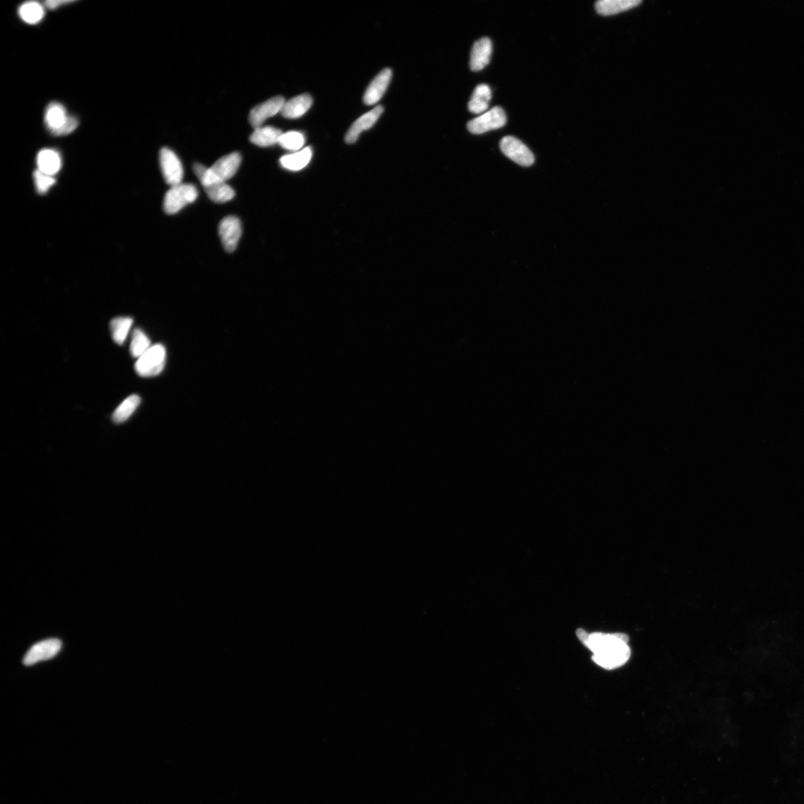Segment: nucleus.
Masks as SVG:
<instances>
[{"label":"nucleus","mask_w":804,"mask_h":804,"mask_svg":"<svg viewBox=\"0 0 804 804\" xmlns=\"http://www.w3.org/2000/svg\"><path fill=\"white\" fill-rule=\"evenodd\" d=\"M140 401H141V399L137 395H132L125 399L112 416L114 422L117 424L125 422L134 413Z\"/></svg>","instance_id":"5701e85b"},{"label":"nucleus","mask_w":804,"mask_h":804,"mask_svg":"<svg viewBox=\"0 0 804 804\" xmlns=\"http://www.w3.org/2000/svg\"><path fill=\"white\" fill-rule=\"evenodd\" d=\"M199 191L192 184H179L171 187L167 192L163 201V209L167 214H175L181 211L186 205L198 199Z\"/></svg>","instance_id":"39448f33"},{"label":"nucleus","mask_w":804,"mask_h":804,"mask_svg":"<svg viewBox=\"0 0 804 804\" xmlns=\"http://www.w3.org/2000/svg\"><path fill=\"white\" fill-rule=\"evenodd\" d=\"M312 102V98L310 95L297 96L285 102L281 114L287 119L301 117L310 109Z\"/></svg>","instance_id":"f3484780"},{"label":"nucleus","mask_w":804,"mask_h":804,"mask_svg":"<svg viewBox=\"0 0 804 804\" xmlns=\"http://www.w3.org/2000/svg\"><path fill=\"white\" fill-rule=\"evenodd\" d=\"M165 361V348L161 344H156L137 359L135 370L139 376H156L163 370Z\"/></svg>","instance_id":"20e7f679"},{"label":"nucleus","mask_w":804,"mask_h":804,"mask_svg":"<svg viewBox=\"0 0 804 804\" xmlns=\"http://www.w3.org/2000/svg\"><path fill=\"white\" fill-rule=\"evenodd\" d=\"M133 319L128 316L116 317L111 321L110 327L113 340L119 345H123L133 325Z\"/></svg>","instance_id":"412c9836"},{"label":"nucleus","mask_w":804,"mask_h":804,"mask_svg":"<svg viewBox=\"0 0 804 804\" xmlns=\"http://www.w3.org/2000/svg\"><path fill=\"white\" fill-rule=\"evenodd\" d=\"M37 170L46 174L54 176L61 168L62 161L60 154L53 149H43L37 157Z\"/></svg>","instance_id":"dca6fc26"},{"label":"nucleus","mask_w":804,"mask_h":804,"mask_svg":"<svg viewBox=\"0 0 804 804\" xmlns=\"http://www.w3.org/2000/svg\"><path fill=\"white\" fill-rule=\"evenodd\" d=\"M492 52V44L488 37H483L476 41L471 52L470 68L478 72L485 68L490 63Z\"/></svg>","instance_id":"4468645a"},{"label":"nucleus","mask_w":804,"mask_h":804,"mask_svg":"<svg viewBox=\"0 0 804 804\" xmlns=\"http://www.w3.org/2000/svg\"><path fill=\"white\" fill-rule=\"evenodd\" d=\"M219 235L224 249L229 252L235 251L241 236V223L235 217L224 218L219 224Z\"/></svg>","instance_id":"9b49d317"},{"label":"nucleus","mask_w":804,"mask_h":804,"mask_svg":"<svg viewBox=\"0 0 804 804\" xmlns=\"http://www.w3.org/2000/svg\"><path fill=\"white\" fill-rule=\"evenodd\" d=\"M312 157V149L305 148L301 152L283 157L280 159V163L286 170L300 171L310 163Z\"/></svg>","instance_id":"aec40b11"},{"label":"nucleus","mask_w":804,"mask_h":804,"mask_svg":"<svg viewBox=\"0 0 804 804\" xmlns=\"http://www.w3.org/2000/svg\"><path fill=\"white\" fill-rule=\"evenodd\" d=\"M500 148L505 156L521 166H530L535 161L534 154L516 137L510 136L503 137L500 143Z\"/></svg>","instance_id":"0eeeda50"},{"label":"nucleus","mask_w":804,"mask_h":804,"mask_svg":"<svg viewBox=\"0 0 804 804\" xmlns=\"http://www.w3.org/2000/svg\"><path fill=\"white\" fill-rule=\"evenodd\" d=\"M392 78L391 70H382L373 79L363 97V101L368 105H375L384 96Z\"/></svg>","instance_id":"ddd939ff"},{"label":"nucleus","mask_w":804,"mask_h":804,"mask_svg":"<svg viewBox=\"0 0 804 804\" xmlns=\"http://www.w3.org/2000/svg\"><path fill=\"white\" fill-rule=\"evenodd\" d=\"M45 123L55 136L68 135L79 126L76 117L68 116L66 109L57 102L51 103L45 112Z\"/></svg>","instance_id":"7ed1b4c3"},{"label":"nucleus","mask_w":804,"mask_h":804,"mask_svg":"<svg viewBox=\"0 0 804 804\" xmlns=\"http://www.w3.org/2000/svg\"><path fill=\"white\" fill-rule=\"evenodd\" d=\"M383 112H384V108L378 106L355 121L349 129L348 134H345V141L348 144L356 142L363 130L370 129L376 123Z\"/></svg>","instance_id":"f8f14e48"},{"label":"nucleus","mask_w":804,"mask_h":804,"mask_svg":"<svg viewBox=\"0 0 804 804\" xmlns=\"http://www.w3.org/2000/svg\"><path fill=\"white\" fill-rule=\"evenodd\" d=\"M507 123V116L501 107H495L485 114L469 121L467 128L474 134H481L492 130L503 127Z\"/></svg>","instance_id":"423d86ee"},{"label":"nucleus","mask_w":804,"mask_h":804,"mask_svg":"<svg viewBox=\"0 0 804 804\" xmlns=\"http://www.w3.org/2000/svg\"><path fill=\"white\" fill-rule=\"evenodd\" d=\"M71 3H72V2H71V1H62V0H60V1H58V0H54H54H52V1H46L45 3V5L46 7L51 9V10H54V9L59 8L62 5L69 4Z\"/></svg>","instance_id":"cd10ccee"},{"label":"nucleus","mask_w":804,"mask_h":804,"mask_svg":"<svg viewBox=\"0 0 804 804\" xmlns=\"http://www.w3.org/2000/svg\"><path fill=\"white\" fill-rule=\"evenodd\" d=\"M576 633L579 640L593 652V661L604 669L611 670L621 667L631 657L627 634L600 632L589 634L583 630H578Z\"/></svg>","instance_id":"f257e3e1"},{"label":"nucleus","mask_w":804,"mask_h":804,"mask_svg":"<svg viewBox=\"0 0 804 804\" xmlns=\"http://www.w3.org/2000/svg\"><path fill=\"white\" fill-rule=\"evenodd\" d=\"M193 168L196 176L199 177V180H201V177L208 170V168H205L204 165L200 163H195L193 166Z\"/></svg>","instance_id":"c85d7f7f"},{"label":"nucleus","mask_w":804,"mask_h":804,"mask_svg":"<svg viewBox=\"0 0 804 804\" xmlns=\"http://www.w3.org/2000/svg\"><path fill=\"white\" fill-rule=\"evenodd\" d=\"M241 162V156L237 152L225 155L212 167L208 168L200 181L203 187L217 183H226L237 172Z\"/></svg>","instance_id":"f03ea898"},{"label":"nucleus","mask_w":804,"mask_h":804,"mask_svg":"<svg viewBox=\"0 0 804 804\" xmlns=\"http://www.w3.org/2000/svg\"><path fill=\"white\" fill-rule=\"evenodd\" d=\"M161 170L165 182L171 187L181 184L183 179V168L179 158L170 150L163 148L160 154Z\"/></svg>","instance_id":"6e6552de"},{"label":"nucleus","mask_w":804,"mask_h":804,"mask_svg":"<svg viewBox=\"0 0 804 804\" xmlns=\"http://www.w3.org/2000/svg\"><path fill=\"white\" fill-rule=\"evenodd\" d=\"M641 3L640 0H601L595 3V9L602 16H612L631 10Z\"/></svg>","instance_id":"2eb2a0df"},{"label":"nucleus","mask_w":804,"mask_h":804,"mask_svg":"<svg viewBox=\"0 0 804 804\" xmlns=\"http://www.w3.org/2000/svg\"><path fill=\"white\" fill-rule=\"evenodd\" d=\"M285 102V99L279 96L270 99L252 109L249 116L250 123L252 128H259L263 125L266 119L275 116L279 112L281 113Z\"/></svg>","instance_id":"9d476101"},{"label":"nucleus","mask_w":804,"mask_h":804,"mask_svg":"<svg viewBox=\"0 0 804 804\" xmlns=\"http://www.w3.org/2000/svg\"><path fill=\"white\" fill-rule=\"evenodd\" d=\"M208 197L214 202L222 203L235 197V191L226 183H217L204 187Z\"/></svg>","instance_id":"4be33fe9"},{"label":"nucleus","mask_w":804,"mask_h":804,"mask_svg":"<svg viewBox=\"0 0 804 804\" xmlns=\"http://www.w3.org/2000/svg\"><path fill=\"white\" fill-rule=\"evenodd\" d=\"M152 347L148 336L139 329H136L132 335L130 351L134 358H139Z\"/></svg>","instance_id":"393cba45"},{"label":"nucleus","mask_w":804,"mask_h":804,"mask_svg":"<svg viewBox=\"0 0 804 804\" xmlns=\"http://www.w3.org/2000/svg\"><path fill=\"white\" fill-rule=\"evenodd\" d=\"M281 130L274 127H260L255 129L250 137V141L261 147H267L279 143L282 134Z\"/></svg>","instance_id":"a211bd4d"},{"label":"nucleus","mask_w":804,"mask_h":804,"mask_svg":"<svg viewBox=\"0 0 804 804\" xmlns=\"http://www.w3.org/2000/svg\"><path fill=\"white\" fill-rule=\"evenodd\" d=\"M492 98V92L488 86L482 83L476 86L470 101L469 110L472 114H479L488 110Z\"/></svg>","instance_id":"6ab92c4d"},{"label":"nucleus","mask_w":804,"mask_h":804,"mask_svg":"<svg viewBox=\"0 0 804 804\" xmlns=\"http://www.w3.org/2000/svg\"><path fill=\"white\" fill-rule=\"evenodd\" d=\"M305 143V137L302 133L289 132L283 134L279 139V144L290 151H298L303 148Z\"/></svg>","instance_id":"a878e982"},{"label":"nucleus","mask_w":804,"mask_h":804,"mask_svg":"<svg viewBox=\"0 0 804 804\" xmlns=\"http://www.w3.org/2000/svg\"><path fill=\"white\" fill-rule=\"evenodd\" d=\"M44 8L37 2H27L19 8V15L26 23L37 24L42 21Z\"/></svg>","instance_id":"b1692460"},{"label":"nucleus","mask_w":804,"mask_h":804,"mask_svg":"<svg viewBox=\"0 0 804 804\" xmlns=\"http://www.w3.org/2000/svg\"><path fill=\"white\" fill-rule=\"evenodd\" d=\"M61 647V641L56 639L35 643L26 654L23 665L32 666L37 662L50 660L60 652Z\"/></svg>","instance_id":"1a4fd4ad"},{"label":"nucleus","mask_w":804,"mask_h":804,"mask_svg":"<svg viewBox=\"0 0 804 804\" xmlns=\"http://www.w3.org/2000/svg\"><path fill=\"white\" fill-rule=\"evenodd\" d=\"M34 181L36 190L40 194L48 192L56 182L54 176L46 174L39 170L34 173Z\"/></svg>","instance_id":"bb28decb"}]
</instances>
